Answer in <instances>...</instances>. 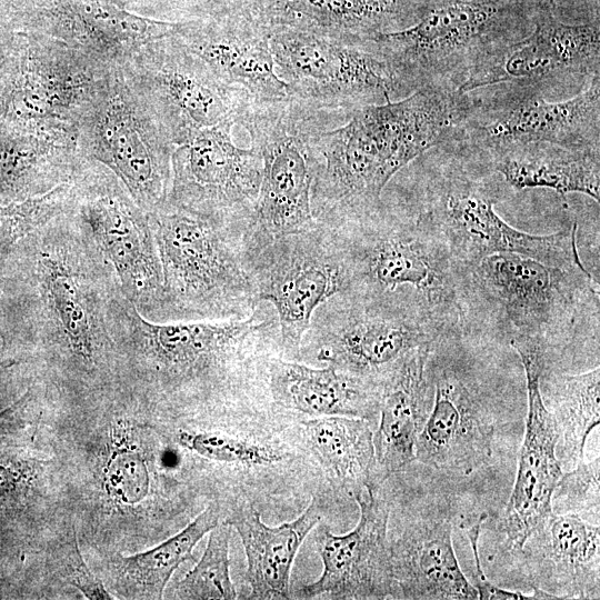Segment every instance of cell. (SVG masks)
<instances>
[{
    "mask_svg": "<svg viewBox=\"0 0 600 600\" xmlns=\"http://www.w3.org/2000/svg\"><path fill=\"white\" fill-rule=\"evenodd\" d=\"M68 210L28 234L0 272V338L76 390L120 381L110 326L117 278L89 232Z\"/></svg>",
    "mask_w": 600,
    "mask_h": 600,
    "instance_id": "obj_1",
    "label": "cell"
},
{
    "mask_svg": "<svg viewBox=\"0 0 600 600\" xmlns=\"http://www.w3.org/2000/svg\"><path fill=\"white\" fill-rule=\"evenodd\" d=\"M110 326L121 381L140 386L167 421L268 409L269 362L282 357L278 316L268 301L241 320L156 322L118 290Z\"/></svg>",
    "mask_w": 600,
    "mask_h": 600,
    "instance_id": "obj_2",
    "label": "cell"
},
{
    "mask_svg": "<svg viewBox=\"0 0 600 600\" xmlns=\"http://www.w3.org/2000/svg\"><path fill=\"white\" fill-rule=\"evenodd\" d=\"M173 423L179 427L174 441L191 460L187 474L227 512L249 504L276 519L294 516L326 483L300 442L296 422L269 409Z\"/></svg>",
    "mask_w": 600,
    "mask_h": 600,
    "instance_id": "obj_3",
    "label": "cell"
},
{
    "mask_svg": "<svg viewBox=\"0 0 600 600\" xmlns=\"http://www.w3.org/2000/svg\"><path fill=\"white\" fill-rule=\"evenodd\" d=\"M333 229L351 289L397 296L443 333H463L467 268L419 209L382 201L376 210Z\"/></svg>",
    "mask_w": 600,
    "mask_h": 600,
    "instance_id": "obj_4",
    "label": "cell"
},
{
    "mask_svg": "<svg viewBox=\"0 0 600 600\" xmlns=\"http://www.w3.org/2000/svg\"><path fill=\"white\" fill-rule=\"evenodd\" d=\"M599 283L582 267L516 253L490 254L466 270L463 333L507 343L529 338L551 348L579 329H599Z\"/></svg>",
    "mask_w": 600,
    "mask_h": 600,
    "instance_id": "obj_5",
    "label": "cell"
},
{
    "mask_svg": "<svg viewBox=\"0 0 600 600\" xmlns=\"http://www.w3.org/2000/svg\"><path fill=\"white\" fill-rule=\"evenodd\" d=\"M163 278L160 322L241 320L260 302L246 268V226L167 203L148 212Z\"/></svg>",
    "mask_w": 600,
    "mask_h": 600,
    "instance_id": "obj_6",
    "label": "cell"
},
{
    "mask_svg": "<svg viewBox=\"0 0 600 600\" xmlns=\"http://www.w3.org/2000/svg\"><path fill=\"white\" fill-rule=\"evenodd\" d=\"M311 140L318 157L311 211L332 228L379 208L388 182L421 156L409 120L391 101L356 109L346 124L320 128Z\"/></svg>",
    "mask_w": 600,
    "mask_h": 600,
    "instance_id": "obj_7",
    "label": "cell"
},
{
    "mask_svg": "<svg viewBox=\"0 0 600 600\" xmlns=\"http://www.w3.org/2000/svg\"><path fill=\"white\" fill-rule=\"evenodd\" d=\"M532 14L521 0H428L414 23L373 40L409 93L460 89L487 56L528 33Z\"/></svg>",
    "mask_w": 600,
    "mask_h": 600,
    "instance_id": "obj_8",
    "label": "cell"
},
{
    "mask_svg": "<svg viewBox=\"0 0 600 600\" xmlns=\"http://www.w3.org/2000/svg\"><path fill=\"white\" fill-rule=\"evenodd\" d=\"M450 156L429 177L418 209L459 263L468 268L493 253L516 252L557 267L584 266L577 222L544 236L513 228L494 209L508 187L503 179L473 161Z\"/></svg>",
    "mask_w": 600,
    "mask_h": 600,
    "instance_id": "obj_9",
    "label": "cell"
},
{
    "mask_svg": "<svg viewBox=\"0 0 600 600\" xmlns=\"http://www.w3.org/2000/svg\"><path fill=\"white\" fill-rule=\"evenodd\" d=\"M443 336L398 297L349 288L314 310L298 361L331 364L381 386L401 362Z\"/></svg>",
    "mask_w": 600,
    "mask_h": 600,
    "instance_id": "obj_10",
    "label": "cell"
},
{
    "mask_svg": "<svg viewBox=\"0 0 600 600\" xmlns=\"http://www.w3.org/2000/svg\"><path fill=\"white\" fill-rule=\"evenodd\" d=\"M323 113L290 97L250 102L242 112L239 123L262 161L259 193L242 238L243 258L316 222L310 197L318 157L311 139L323 128Z\"/></svg>",
    "mask_w": 600,
    "mask_h": 600,
    "instance_id": "obj_11",
    "label": "cell"
},
{
    "mask_svg": "<svg viewBox=\"0 0 600 600\" xmlns=\"http://www.w3.org/2000/svg\"><path fill=\"white\" fill-rule=\"evenodd\" d=\"M269 42L289 97L319 111H349L407 97L409 91L370 39L274 29Z\"/></svg>",
    "mask_w": 600,
    "mask_h": 600,
    "instance_id": "obj_12",
    "label": "cell"
},
{
    "mask_svg": "<svg viewBox=\"0 0 600 600\" xmlns=\"http://www.w3.org/2000/svg\"><path fill=\"white\" fill-rule=\"evenodd\" d=\"M499 86L490 96L471 92V109L446 147L449 153L481 163L507 149L536 142L600 150V76L561 101H548L530 88Z\"/></svg>",
    "mask_w": 600,
    "mask_h": 600,
    "instance_id": "obj_13",
    "label": "cell"
},
{
    "mask_svg": "<svg viewBox=\"0 0 600 600\" xmlns=\"http://www.w3.org/2000/svg\"><path fill=\"white\" fill-rule=\"evenodd\" d=\"M78 148L109 169L146 212L164 202L174 144L118 64L81 119Z\"/></svg>",
    "mask_w": 600,
    "mask_h": 600,
    "instance_id": "obj_14",
    "label": "cell"
},
{
    "mask_svg": "<svg viewBox=\"0 0 600 600\" xmlns=\"http://www.w3.org/2000/svg\"><path fill=\"white\" fill-rule=\"evenodd\" d=\"M72 187V212L113 271L121 293L146 319L160 322L163 278L148 212L109 169L86 156Z\"/></svg>",
    "mask_w": 600,
    "mask_h": 600,
    "instance_id": "obj_15",
    "label": "cell"
},
{
    "mask_svg": "<svg viewBox=\"0 0 600 600\" xmlns=\"http://www.w3.org/2000/svg\"><path fill=\"white\" fill-rule=\"evenodd\" d=\"M113 66L58 39L23 31L16 69L3 89V120L78 143L81 119Z\"/></svg>",
    "mask_w": 600,
    "mask_h": 600,
    "instance_id": "obj_16",
    "label": "cell"
},
{
    "mask_svg": "<svg viewBox=\"0 0 600 600\" xmlns=\"http://www.w3.org/2000/svg\"><path fill=\"white\" fill-rule=\"evenodd\" d=\"M243 261L259 301H268L277 312L282 357L298 361L314 310L351 286L336 230L316 221L274 239Z\"/></svg>",
    "mask_w": 600,
    "mask_h": 600,
    "instance_id": "obj_17",
    "label": "cell"
},
{
    "mask_svg": "<svg viewBox=\"0 0 600 600\" xmlns=\"http://www.w3.org/2000/svg\"><path fill=\"white\" fill-rule=\"evenodd\" d=\"M120 68L174 147L202 129L239 123L251 102L221 82L174 31L138 48Z\"/></svg>",
    "mask_w": 600,
    "mask_h": 600,
    "instance_id": "obj_18",
    "label": "cell"
},
{
    "mask_svg": "<svg viewBox=\"0 0 600 600\" xmlns=\"http://www.w3.org/2000/svg\"><path fill=\"white\" fill-rule=\"evenodd\" d=\"M462 346L463 333H451L429 353L433 399L414 454L433 469L469 476L490 461L494 426L482 390L463 366Z\"/></svg>",
    "mask_w": 600,
    "mask_h": 600,
    "instance_id": "obj_19",
    "label": "cell"
},
{
    "mask_svg": "<svg viewBox=\"0 0 600 600\" xmlns=\"http://www.w3.org/2000/svg\"><path fill=\"white\" fill-rule=\"evenodd\" d=\"M542 1L534 8L531 31L487 56L460 87L461 91L508 84L546 94L568 83L583 87L600 76L599 20L564 23Z\"/></svg>",
    "mask_w": 600,
    "mask_h": 600,
    "instance_id": "obj_20",
    "label": "cell"
},
{
    "mask_svg": "<svg viewBox=\"0 0 600 600\" xmlns=\"http://www.w3.org/2000/svg\"><path fill=\"white\" fill-rule=\"evenodd\" d=\"M234 121L202 129L174 147L164 203L207 218L249 227L262 161L232 139Z\"/></svg>",
    "mask_w": 600,
    "mask_h": 600,
    "instance_id": "obj_21",
    "label": "cell"
},
{
    "mask_svg": "<svg viewBox=\"0 0 600 600\" xmlns=\"http://www.w3.org/2000/svg\"><path fill=\"white\" fill-rule=\"evenodd\" d=\"M352 499L360 517L351 531L334 534L326 520L311 531L322 572L292 591L293 599H396L389 544L391 501L384 483Z\"/></svg>",
    "mask_w": 600,
    "mask_h": 600,
    "instance_id": "obj_22",
    "label": "cell"
},
{
    "mask_svg": "<svg viewBox=\"0 0 600 600\" xmlns=\"http://www.w3.org/2000/svg\"><path fill=\"white\" fill-rule=\"evenodd\" d=\"M508 346L518 353L524 369L528 412L517 476L499 529L508 546L520 551L528 537L551 514V497L563 470L557 457L556 424L540 390L548 349L529 338L512 339Z\"/></svg>",
    "mask_w": 600,
    "mask_h": 600,
    "instance_id": "obj_23",
    "label": "cell"
},
{
    "mask_svg": "<svg viewBox=\"0 0 600 600\" xmlns=\"http://www.w3.org/2000/svg\"><path fill=\"white\" fill-rule=\"evenodd\" d=\"M174 34L221 82L251 102L289 98L276 71L269 32L240 0H227L199 17L178 21Z\"/></svg>",
    "mask_w": 600,
    "mask_h": 600,
    "instance_id": "obj_24",
    "label": "cell"
},
{
    "mask_svg": "<svg viewBox=\"0 0 600 600\" xmlns=\"http://www.w3.org/2000/svg\"><path fill=\"white\" fill-rule=\"evenodd\" d=\"M342 498L347 497L324 483L294 519L279 526H268L262 513L249 504L228 510L223 520L238 533L246 554L244 582L250 591L242 599H293L291 572L296 556L314 527L336 514Z\"/></svg>",
    "mask_w": 600,
    "mask_h": 600,
    "instance_id": "obj_25",
    "label": "cell"
},
{
    "mask_svg": "<svg viewBox=\"0 0 600 600\" xmlns=\"http://www.w3.org/2000/svg\"><path fill=\"white\" fill-rule=\"evenodd\" d=\"M176 27L177 22L144 18L109 0H44L23 21V31L58 39L118 66Z\"/></svg>",
    "mask_w": 600,
    "mask_h": 600,
    "instance_id": "obj_26",
    "label": "cell"
},
{
    "mask_svg": "<svg viewBox=\"0 0 600 600\" xmlns=\"http://www.w3.org/2000/svg\"><path fill=\"white\" fill-rule=\"evenodd\" d=\"M267 386L269 410L284 420L341 416L374 423L379 416L381 386L331 364L273 357Z\"/></svg>",
    "mask_w": 600,
    "mask_h": 600,
    "instance_id": "obj_27",
    "label": "cell"
},
{
    "mask_svg": "<svg viewBox=\"0 0 600 600\" xmlns=\"http://www.w3.org/2000/svg\"><path fill=\"white\" fill-rule=\"evenodd\" d=\"M520 551L533 587L556 599H599V523L572 513L551 512Z\"/></svg>",
    "mask_w": 600,
    "mask_h": 600,
    "instance_id": "obj_28",
    "label": "cell"
},
{
    "mask_svg": "<svg viewBox=\"0 0 600 600\" xmlns=\"http://www.w3.org/2000/svg\"><path fill=\"white\" fill-rule=\"evenodd\" d=\"M270 32L289 29L314 34L370 39L414 23L426 3L412 0H240Z\"/></svg>",
    "mask_w": 600,
    "mask_h": 600,
    "instance_id": "obj_29",
    "label": "cell"
},
{
    "mask_svg": "<svg viewBox=\"0 0 600 600\" xmlns=\"http://www.w3.org/2000/svg\"><path fill=\"white\" fill-rule=\"evenodd\" d=\"M389 544L396 599H478L456 557L448 516L408 520Z\"/></svg>",
    "mask_w": 600,
    "mask_h": 600,
    "instance_id": "obj_30",
    "label": "cell"
},
{
    "mask_svg": "<svg viewBox=\"0 0 600 600\" xmlns=\"http://www.w3.org/2000/svg\"><path fill=\"white\" fill-rule=\"evenodd\" d=\"M431 349H421L411 354L381 384L380 420L373 431V447L378 472L383 482L416 460V442L433 399V387L427 370Z\"/></svg>",
    "mask_w": 600,
    "mask_h": 600,
    "instance_id": "obj_31",
    "label": "cell"
},
{
    "mask_svg": "<svg viewBox=\"0 0 600 600\" xmlns=\"http://www.w3.org/2000/svg\"><path fill=\"white\" fill-rule=\"evenodd\" d=\"M372 424L341 416L296 421L300 442L324 482L347 498L384 483L377 468Z\"/></svg>",
    "mask_w": 600,
    "mask_h": 600,
    "instance_id": "obj_32",
    "label": "cell"
},
{
    "mask_svg": "<svg viewBox=\"0 0 600 600\" xmlns=\"http://www.w3.org/2000/svg\"><path fill=\"white\" fill-rule=\"evenodd\" d=\"M83 156L78 143L0 122V204L43 196L69 183Z\"/></svg>",
    "mask_w": 600,
    "mask_h": 600,
    "instance_id": "obj_33",
    "label": "cell"
},
{
    "mask_svg": "<svg viewBox=\"0 0 600 600\" xmlns=\"http://www.w3.org/2000/svg\"><path fill=\"white\" fill-rule=\"evenodd\" d=\"M478 164L498 173L516 191L547 188L561 196L576 192L600 199V150L536 142L507 149Z\"/></svg>",
    "mask_w": 600,
    "mask_h": 600,
    "instance_id": "obj_34",
    "label": "cell"
},
{
    "mask_svg": "<svg viewBox=\"0 0 600 600\" xmlns=\"http://www.w3.org/2000/svg\"><path fill=\"white\" fill-rule=\"evenodd\" d=\"M226 513L217 500H209L192 521L160 544L133 556L113 558L111 568L120 590L129 598L161 599L173 572L192 557L197 543Z\"/></svg>",
    "mask_w": 600,
    "mask_h": 600,
    "instance_id": "obj_35",
    "label": "cell"
},
{
    "mask_svg": "<svg viewBox=\"0 0 600 600\" xmlns=\"http://www.w3.org/2000/svg\"><path fill=\"white\" fill-rule=\"evenodd\" d=\"M540 388L558 432V460L562 470H570L584 460L587 439L600 423V368L577 374L543 372Z\"/></svg>",
    "mask_w": 600,
    "mask_h": 600,
    "instance_id": "obj_36",
    "label": "cell"
},
{
    "mask_svg": "<svg viewBox=\"0 0 600 600\" xmlns=\"http://www.w3.org/2000/svg\"><path fill=\"white\" fill-rule=\"evenodd\" d=\"M232 528L224 520L209 531L197 564L181 579L173 592L177 599H238L230 574L229 548Z\"/></svg>",
    "mask_w": 600,
    "mask_h": 600,
    "instance_id": "obj_37",
    "label": "cell"
},
{
    "mask_svg": "<svg viewBox=\"0 0 600 600\" xmlns=\"http://www.w3.org/2000/svg\"><path fill=\"white\" fill-rule=\"evenodd\" d=\"M72 194V182H69L40 197L0 204V272L28 234L70 208Z\"/></svg>",
    "mask_w": 600,
    "mask_h": 600,
    "instance_id": "obj_38",
    "label": "cell"
},
{
    "mask_svg": "<svg viewBox=\"0 0 600 600\" xmlns=\"http://www.w3.org/2000/svg\"><path fill=\"white\" fill-rule=\"evenodd\" d=\"M556 513L577 514L590 522L600 518V459L584 460L562 472L551 497Z\"/></svg>",
    "mask_w": 600,
    "mask_h": 600,
    "instance_id": "obj_39",
    "label": "cell"
},
{
    "mask_svg": "<svg viewBox=\"0 0 600 600\" xmlns=\"http://www.w3.org/2000/svg\"><path fill=\"white\" fill-rule=\"evenodd\" d=\"M487 513H481L472 521L462 523L460 529L467 536L474 558V584L478 592V599L481 600H522V599H554V597L537 587L533 592L526 594L519 591H510L494 586L484 574L479 554V538L482 526L487 519Z\"/></svg>",
    "mask_w": 600,
    "mask_h": 600,
    "instance_id": "obj_40",
    "label": "cell"
},
{
    "mask_svg": "<svg viewBox=\"0 0 600 600\" xmlns=\"http://www.w3.org/2000/svg\"><path fill=\"white\" fill-rule=\"evenodd\" d=\"M59 571L64 580L79 589L86 598L91 600L114 599L103 587L102 582L87 567L83 561L77 537H72L58 551Z\"/></svg>",
    "mask_w": 600,
    "mask_h": 600,
    "instance_id": "obj_41",
    "label": "cell"
},
{
    "mask_svg": "<svg viewBox=\"0 0 600 600\" xmlns=\"http://www.w3.org/2000/svg\"><path fill=\"white\" fill-rule=\"evenodd\" d=\"M134 14L178 22L204 13L211 0H109Z\"/></svg>",
    "mask_w": 600,
    "mask_h": 600,
    "instance_id": "obj_42",
    "label": "cell"
},
{
    "mask_svg": "<svg viewBox=\"0 0 600 600\" xmlns=\"http://www.w3.org/2000/svg\"><path fill=\"white\" fill-rule=\"evenodd\" d=\"M42 386L32 383L13 403L0 411V442L24 431L40 416Z\"/></svg>",
    "mask_w": 600,
    "mask_h": 600,
    "instance_id": "obj_43",
    "label": "cell"
},
{
    "mask_svg": "<svg viewBox=\"0 0 600 600\" xmlns=\"http://www.w3.org/2000/svg\"><path fill=\"white\" fill-rule=\"evenodd\" d=\"M23 31L17 22L0 13V92L12 76L22 42Z\"/></svg>",
    "mask_w": 600,
    "mask_h": 600,
    "instance_id": "obj_44",
    "label": "cell"
},
{
    "mask_svg": "<svg viewBox=\"0 0 600 600\" xmlns=\"http://www.w3.org/2000/svg\"><path fill=\"white\" fill-rule=\"evenodd\" d=\"M44 0H0V13L12 18L20 29L24 17Z\"/></svg>",
    "mask_w": 600,
    "mask_h": 600,
    "instance_id": "obj_45",
    "label": "cell"
},
{
    "mask_svg": "<svg viewBox=\"0 0 600 600\" xmlns=\"http://www.w3.org/2000/svg\"><path fill=\"white\" fill-rule=\"evenodd\" d=\"M4 116V99L3 94L0 92V122L3 120Z\"/></svg>",
    "mask_w": 600,
    "mask_h": 600,
    "instance_id": "obj_46",
    "label": "cell"
},
{
    "mask_svg": "<svg viewBox=\"0 0 600 600\" xmlns=\"http://www.w3.org/2000/svg\"><path fill=\"white\" fill-rule=\"evenodd\" d=\"M7 470L3 468H0V487L6 482L7 479Z\"/></svg>",
    "mask_w": 600,
    "mask_h": 600,
    "instance_id": "obj_47",
    "label": "cell"
},
{
    "mask_svg": "<svg viewBox=\"0 0 600 600\" xmlns=\"http://www.w3.org/2000/svg\"><path fill=\"white\" fill-rule=\"evenodd\" d=\"M224 1H227V0H211L209 2V4H208L207 9L211 8V7H214V6H218V4H220V3L224 2Z\"/></svg>",
    "mask_w": 600,
    "mask_h": 600,
    "instance_id": "obj_48",
    "label": "cell"
},
{
    "mask_svg": "<svg viewBox=\"0 0 600 600\" xmlns=\"http://www.w3.org/2000/svg\"><path fill=\"white\" fill-rule=\"evenodd\" d=\"M412 1H416V2H419V3H424V2H427L428 0H412ZM544 1H551V0H544Z\"/></svg>",
    "mask_w": 600,
    "mask_h": 600,
    "instance_id": "obj_49",
    "label": "cell"
}]
</instances>
